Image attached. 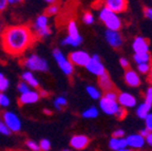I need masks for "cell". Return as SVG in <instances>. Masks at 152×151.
I'll return each instance as SVG.
<instances>
[{"label": "cell", "instance_id": "1", "mask_svg": "<svg viewBox=\"0 0 152 151\" xmlns=\"http://www.w3.org/2000/svg\"><path fill=\"white\" fill-rule=\"evenodd\" d=\"M36 38L31 26L26 24H11L3 29L0 36L2 50L11 56L23 55L35 43Z\"/></svg>", "mask_w": 152, "mask_h": 151}, {"label": "cell", "instance_id": "2", "mask_svg": "<svg viewBox=\"0 0 152 151\" xmlns=\"http://www.w3.org/2000/svg\"><path fill=\"white\" fill-rule=\"evenodd\" d=\"M21 66L23 67L26 70L31 71L33 73L38 72V73H45L49 71L50 69V65L49 62L45 57L40 56L37 53H31L24 56L20 62Z\"/></svg>", "mask_w": 152, "mask_h": 151}, {"label": "cell", "instance_id": "3", "mask_svg": "<svg viewBox=\"0 0 152 151\" xmlns=\"http://www.w3.org/2000/svg\"><path fill=\"white\" fill-rule=\"evenodd\" d=\"M83 41V36L79 33V29L77 26V22L71 19L66 23V35L60 41V45L62 47H71V48H78L81 45Z\"/></svg>", "mask_w": 152, "mask_h": 151}, {"label": "cell", "instance_id": "4", "mask_svg": "<svg viewBox=\"0 0 152 151\" xmlns=\"http://www.w3.org/2000/svg\"><path fill=\"white\" fill-rule=\"evenodd\" d=\"M32 31L36 39H45L52 35V29L50 26V17L45 13L38 15L32 23Z\"/></svg>", "mask_w": 152, "mask_h": 151}, {"label": "cell", "instance_id": "5", "mask_svg": "<svg viewBox=\"0 0 152 151\" xmlns=\"http://www.w3.org/2000/svg\"><path fill=\"white\" fill-rule=\"evenodd\" d=\"M98 19L102 23L104 24L107 30L111 31H121V26H123V21H121V17L118 14L112 12L109 9L102 5L98 11Z\"/></svg>", "mask_w": 152, "mask_h": 151}, {"label": "cell", "instance_id": "6", "mask_svg": "<svg viewBox=\"0 0 152 151\" xmlns=\"http://www.w3.org/2000/svg\"><path fill=\"white\" fill-rule=\"evenodd\" d=\"M52 56H53V58H54L55 62H56L57 67L59 68V70L64 75L68 76V77L73 75L75 67L71 64V62L69 60L68 56L62 52L61 50L58 49V48H55L52 51Z\"/></svg>", "mask_w": 152, "mask_h": 151}, {"label": "cell", "instance_id": "7", "mask_svg": "<svg viewBox=\"0 0 152 151\" xmlns=\"http://www.w3.org/2000/svg\"><path fill=\"white\" fill-rule=\"evenodd\" d=\"M3 123L7 127V129L11 131V133H18L22 129V122L21 118L16 112L11 110H5L1 114Z\"/></svg>", "mask_w": 152, "mask_h": 151}, {"label": "cell", "instance_id": "8", "mask_svg": "<svg viewBox=\"0 0 152 151\" xmlns=\"http://www.w3.org/2000/svg\"><path fill=\"white\" fill-rule=\"evenodd\" d=\"M85 69L89 73L96 76V77H99L100 75L107 72L106 71V67H104V62H102V58L98 54L91 55L89 62L85 66Z\"/></svg>", "mask_w": 152, "mask_h": 151}, {"label": "cell", "instance_id": "9", "mask_svg": "<svg viewBox=\"0 0 152 151\" xmlns=\"http://www.w3.org/2000/svg\"><path fill=\"white\" fill-rule=\"evenodd\" d=\"M119 108H121V106L117 103V100L110 99L108 97L104 96V95L98 99V109H99V111H102L106 115L115 116Z\"/></svg>", "mask_w": 152, "mask_h": 151}, {"label": "cell", "instance_id": "10", "mask_svg": "<svg viewBox=\"0 0 152 151\" xmlns=\"http://www.w3.org/2000/svg\"><path fill=\"white\" fill-rule=\"evenodd\" d=\"M91 55L89 54L87 51L83 50H75L70 52V54L68 55V58L71 62V64L74 67H80V68H85V66L87 65V62H89Z\"/></svg>", "mask_w": 152, "mask_h": 151}, {"label": "cell", "instance_id": "11", "mask_svg": "<svg viewBox=\"0 0 152 151\" xmlns=\"http://www.w3.org/2000/svg\"><path fill=\"white\" fill-rule=\"evenodd\" d=\"M104 39L107 43L111 48L115 50H118L124 45V37L119 31H111V30H106L104 32Z\"/></svg>", "mask_w": 152, "mask_h": 151}, {"label": "cell", "instance_id": "12", "mask_svg": "<svg viewBox=\"0 0 152 151\" xmlns=\"http://www.w3.org/2000/svg\"><path fill=\"white\" fill-rule=\"evenodd\" d=\"M125 139H126L127 147L134 151L142 150L146 146L145 137H142L138 133H131V134H128L127 136H125Z\"/></svg>", "mask_w": 152, "mask_h": 151}, {"label": "cell", "instance_id": "13", "mask_svg": "<svg viewBox=\"0 0 152 151\" xmlns=\"http://www.w3.org/2000/svg\"><path fill=\"white\" fill-rule=\"evenodd\" d=\"M40 94L39 91L36 89L28 90V92L22 93L19 95L18 97V103L21 106H28V105H34L40 100Z\"/></svg>", "mask_w": 152, "mask_h": 151}, {"label": "cell", "instance_id": "14", "mask_svg": "<svg viewBox=\"0 0 152 151\" xmlns=\"http://www.w3.org/2000/svg\"><path fill=\"white\" fill-rule=\"evenodd\" d=\"M117 103L125 109H133L137 106V98L131 93L123 91L117 94Z\"/></svg>", "mask_w": 152, "mask_h": 151}, {"label": "cell", "instance_id": "15", "mask_svg": "<svg viewBox=\"0 0 152 151\" xmlns=\"http://www.w3.org/2000/svg\"><path fill=\"white\" fill-rule=\"evenodd\" d=\"M90 144V139L86 134H75L70 139V146L72 149L81 151L86 149Z\"/></svg>", "mask_w": 152, "mask_h": 151}, {"label": "cell", "instance_id": "16", "mask_svg": "<svg viewBox=\"0 0 152 151\" xmlns=\"http://www.w3.org/2000/svg\"><path fill=\"white\" fill-rule=\"evenodd\" d=\"M124 79L126 85L131 88H137L142 85L140 75L132 69H126V71L124 73Z\"/></svg>", "mask_w": 152, "mask_h": 151}, {"label": "cell", "instance_id": "17", "mask_svg": "<svg viewBox=\"0 0 152 151\" xmlns=\"http://www.w3.org/2000/svg\"><path fill=\"white\" fill-rule=\"evenodd\" d=\"M104 7L116 14H121L128 7V0H104Z\"/></svg>", "mask_w": 152, "mask_h": 151}, {"label": "cell", "instance_id": "18", "mask_svg": "<svg viewBox=\"0 0 152 151\" xmlns=\"http://www.w3.org/2000/svg\"><path fill=\"white\" fill-rule=\"evenodd\" d=\"M132 50L134 53H144L149 52V43L145 37L142 36H136L132 40Z\"/></svg>", "mask_w": 152, "mask_h": 151}, {"label": "cell", "instance_id": "19", "mask_svg": "<svg viewBox=\"0 0 152 151\" xmlns=\"http://www.w3.org/2000/svg\"><path fill=\"white\" fill-rule=\"evenodd\" d=\"M20 78H21L22 81H24L31 89L37 90L38 88H39V80H38L35 73H33V72L24 70L21 73V75H20Z\"/></svg>", "mask_w": 152, "mask_h": 151}, {"label": "cell", "instance_id": "20", "mask_svg": "<svg viewBox=\"0 0 152 151\" xmlns=\"http://www.w3.org/2000/svg\"><path fill=\"white\" fill-rule=\"evenodd\" d=\"M98 80V88L100 89L102 92H109V91H112L114 90V85L112 83L111 77H110L109 74L106 72L102 75H100L99 77H97Z\"/></svg>", "mask_w": 152, "mask_h": 151}, {"label": "cell", "instance_id": "21", "mask_svg": "<svg viewBox=\"0 0 152 151\" xmlns=\"http://www.w3.org/2000/svg\"><path fill=\"white\" fill-rule=\"evenodd\" d=\"M135 108H136L135 109L136 116H137L138 118H140V119H145L146 116L151 112L152 105L148 104V103H146V102H142V103H140V104H138Z\"/></svg>", "mask_w": 152, "mask_h": 151}, {"label": "cell", "instance_id": "22", "mask_svg": "<svg viewBox=\"0 0 152 151\" xmlns=\"http://www.w3.org/2000/svg\"><path fill=\"white\" fill-rule=\"evenodd\" d=\"M109 148L112 151H117L121 150L123 148H126L127 147V143H126V139L125 137H113L111 136V139H109Z\"/></svg>", "mask_w": 152, "mask_h": 151}, {"label": "cell", "instance_id": "23", "mask_svg": "<svg viewBox=\"0 0 152 151\" xmlns=\"http://www.w3.org/2000/svg\"><path fill=\"white\" fill-rule=\"evenodd\" d=\"M132 58H133V62H135V65L149 64V62H151V54H150V52L134 53Z\"/></svg>", "mask_w": 152, "mask_h": 151}, {"label": "cell", "instance_id": "24", "mask_svg": "<svg viewBox=\"0 0 152 151\" xmlns=\"http://www.w3.org/2000/svg\"><path fill=\"white\" fill-rule=\"evenodd\" d=\"M66 106H68V98H66V94L58 95L53 100V107L56 111H61Z\"/></svg>", "mask_w": 152, "mask_h": 151}, {"label": "cell", "instance_id": "25", "mask_svg": "<svg viewBox=\"0 0 152 151\" xmlns=\"http://www.w3.org/2000/svg\"><path fill=\"white\" fill-rule=\"evenodd\" d=\"M98 115H99V109L95 106L89 107L81 112V117L85 119H94V118L98 117Z\"/></svg>", "mask_w": 152, "mask_h": 151}, {"label": "cell", "instance_id": "26", "mask_svg": "<svg viewBox=\"0 0 152 151\" xmlns=\"http://www.w3.org/2000/svg\"><path fill=\"white\" fill-rule=\"evenodd\" d=\"M86 92L89 96L94 100H98L100 97L102 96V92L100 91V89L98 87L94 85H87L86 87Z\"/></svg>", "mask_w": 152, "mask_h": 151}, {"label": "cell", "instance_id": "27", "mask_svg": "<svg viewBox=\"0 0 152 151\" xmlns=\"http://www.w3.org/2000/svg\"><path fill=\"white\" fill-rule=\"evenodd\" d=\"M81 20H83V23L87 24V26H92L95 21V16L90 11H86V12H83V15H81Z\"/></svg>", "mask_w": 152, "mask_h": 151}, {"label": "cell", "instance_id": "28", "mask_svg": "<svg viewBox=\"0 0 152 151\" xmlns=\"http://www.w3.org/2000/svg\"><path fill=\"white\" fill-rule=\"evenodd\" d=\"M60 11V7L58 3H54V4H50L48 5V7L45 9V14L48 15V16H56Z\"/></svg>", "mask_w": 152, "mask_h": 151}, {"label": "cell", "instance_id": "29", "mask_svg": "<svg viewBox=\"0 0 152 151\" xmlns=\"http://www.w3.org/2000/svg\"><path fill=\"white\" fill-rule=\"evenodd\" d=\"M11 106V98L4 92H0V108L7 109Z\"/></svg>", "mask_w": 152, "mask_h": 151}, {"label": "cell", "instance_id": "30", "mask_svg": "<svg viewBox=\"0 0 152 151\" xmlns=\"http://www.w3.org/2000/svg\"><path fill=\"white\" fill-rule=\"evenodd\" d=\"M136 68H137L138 74L148 75L150 70L152 69V65H151V62H149V64H140V65H136Z\"/></svg>", "mask_w": 152, "mask_h": 151}, {"label": "cell", "instance_id": "31", "mask_svg": "<svg viewBox=\"0 0 152 151\" xmlns=\"http://www.w3.org/2000/svg\"><path fill=\"white\" fill-rule=\"evenodd\" d=\"M38 145H39L40 151H50L52 148V143L49 139H41L38 142Z\"/></svg>", "mask_w": 152, "mask_h": 151}, {"label": "cell", "instance_id": "32", "mask_svg": "<svg viewBox=\"0 0 152 151\" xmlns=\"http://www.w3.org/2000/svg\"><path fill=\"white\" fill-rule=\"evenodd\" d=\"M26 146L30 151H40L38 142H36L34 139H28L26 142Z\"/></svg>", "mask_w": 152, "mask_h": 151}, {"label": "cell", "instance_id": "33", "mask_svg": "<svg viewBox=\"0 0 152 151\" xmlns=\"http://www.w3.org/2000/svg\"><path fill=\"white\" fill-rule=\"evenodd\" d=\"M16 89H17V91L19 92V94H22V93H26V92H28V90H31V88L28 87V85H26L24 81H22V80H20L18 84H17V86H16Z\"/></svg>", "mask_w": 152, "mask_h": 151}, {"label": "cell", "instance_id": "34", "mask_svg": "<svg viewBox=\"0 0 152 151\" xmlns=\"http://www.w3.org/2000/svg\"><path fill=\"white\" fill-rule=\"evenodd\" d=\"M144 102L152 105V85L146 89L145 94H144Z\"/></svg>", "mask_w": 152, "mask_h": 151}, {"label": "cell", "instance_id": "35", "mask_svg": "<svg viewBox=\"0 0 152 151\" xmlns=\"http://www.w3.org/2000/svg\"><path fill=\"white\" fill-rule=\"evenodd\" d=\"M0 134L5 135V136H9L11 135V131L7 129V127L5 126V124L3 123L2 118L0 117Z\"/></svg>", "mask_w": 152, "mask_h": 151}, {"label": "cell", "instance_id": "36", "mask_svg": "<svg viewBox=\"0 0 152 151\" xmlns=\"http://www.w3.org/2000/svg\"><path fill=\"white\" fill-rule=\"evenodd\" d=\"M10 88V80L7 77L3 78L1 81H0V92H7Z\"/></svg>", "mask_w": 152, "mask_h": 151}, {"label": "cell", "instance_id": "37", "mask_svg": "<svg viewBox=\"0 0 152 151\" xmlns=\"http://www.w3.org/2000/svg\"><path fill=\"white\" fill-rule=\"evenodd\" d=\"M144 120H145V128H147L150 132H152V112H150Z\"/></svg>", "mask_w": 152, "mask_h": 151}, {"label": "cell", "instance_id": "38", "mask_svg": "<svg viewBox=\"0 0 152 151\" xmlns=\"http://www.w3.org/2000/svg\"><path fill=\"white\" fill-rule=\"evenodd\" d=\"M112 136L113 137H125L126 136V131L121 128H118V129H115L112 132Z\"/></svg>", "mask_w": 152, "mask_h": 151}, {"label": "cell", "instance_id": "39", "mask_svg": "<svg viewBox=\"0 0 152 151\" xmlns=\"http://www.w3.org/2000/svg\"><path fill=\"white\" fill-rule=\"evenodd\" d=\"M126 116H127V109L121 107V108L118 109L117 113L115 114V117L118 118V119H124V118L126 117Z\"/></svg>", "mask_w": 152, "mask_h": 151}, {"label": "cell", "instance_id": "40", "mask_svg": "<svg viewBox=\"0 0 152 151\" xmlns=\"http://www.w3.org/2000/svg\"><path fill=\"white\" fill-rule=\"evenodd\" d=\"M119 65H121V68H124L125 70L126 69H129V66H130V62H129V59L126 58V57H121L118 60Z\"/></svg>", "mask_w": 152, "mask_h": 151}, {"label": "cell", "instance_id": "41", "mask_svg": "<svg viewBox=\"0 0 152 151\" xmlns=\"http://www.w3.org/2000/svg\"><path fill=\"white\" fill-rule=\"evenodd\" d=\"M117 94L118 93L115 91V90H112V91H109V92L104 93V96L108 97L110 99H114V100H117Z\"/></svg>", "mask_w": 152, "mask_h": 151}, {"label": "cell", "instance_id": "42", "mask_svg": "<svg viewBox=\"0 0 152 151\" xmlns=\"http://www.w3.org/2000/svg\"><path fill=\"white\" fill-rule=\"evenodd\" d=\"M144 16L152 21V7H147L144 9Z\"/></svg>", "mask_w": 152, "mask_h": 151}, {"label": "cell", "instance_id": "43", "mask_svg": "<svg viewBox=\"0 0 152 151\" xmlns=\"http://www.w3.org/2000/svg\"><path fill=\"white\" fill-rule=\"evenodd\" d=\"M9 7V3H7V0H0V14H2L5 10Z\"/></svg>", "mask_w": 152, "mask_h": 151}, {"label": "cell", "instance_id": "44", "mask_svg": "<svg viewBox=\"0 0 152 151\" xmlns=\"http://www.w3.org/2000/svg\"><path fill=\"white\" fill-rule=\"evenodd\" d=\"M23 2V0H7V3L11 7H16V5L21 4Z\"/></svg>", "mask_w": 152, "mask_h": 151}, {"label": "cell", "instance_id": "45", "mask_svg": "<svg viewBox=\"0 0 152 151\" xmlns=\"http://www.w3.org/2000/svg\"><path fill=\"white\" fill-rule=\"evenodd\" d=\"M145 141H146V145H148V146L152 148V132H150L149 134L145 137Z\"/></svg>", "mask_w": 152, "mask_h": 151}, {"label": "cell", "instance_id": "46", "mask_svg": "<svg viewBox=\"0 0 152 151\" xmlns=\"http://www.w3.org/2000/svg\"><path fill=\"white\" fill-rule=\"evenodd\" d=\"M149 133H150V131H149V130H148L147 128H145V127H144V128H142V129L140 130V132H138V134H140L142 137H146L148 134H149Z\"/></svg>", "mask_w": 152, "mask_h": 151}, {"label": "cell", "instance_id": "47", "mask_svg": "<svg viewBox=\"0 0 152 151\" xmlns=\"http://www.w3.org/2000/svg\"><path fill=\"white\" fill-rule=\"evenodd\" d=\"M39 94H40V97H47L49 95V93L45 91V90H40L39 91Z\"/></svg>", "mask_w": 152, "mask_h": 151}, {"label": "cell", "instance_id": "48", "mask_svg": "<svg viewBox=\"0 0 152 151\" xmlns=\"http://www.w3.org/2000/svg\"><path fill=\"white\" fill-rule=\"evenodd\" d=\"M43 1L50 5V4H54V3H57V1H58V0H43Z\"/></svg>", "mask_w": 152, "mask_h": 151}, {"label": "cell", "instance_id": "49", "mask_svg": "<svg viewBox=\"0 0 152 151\" xmlns=\"http://www.w3.org/2000/svg\"><path fill=\"white\" fill-rule=\"evenodd\" d=\"M148 76H149V80H150V83L152 84V69L150 70L149 74H148Z\"/></svg>", "mask_w": 152, "mask_h": 151}, {"label": "cell", "instance_id": "50", "mask_svg": "<svg viewBox=\"0 0 152 151\" xmlns=\"http://www.w3.org/2000/svg\"><path fill=\"white\" fill-rule=\"evenodd\" d=\"M117 151H134V150H132V149L126 147V148H123V149H121V150H117Z\"/></svg>", "mask_w": 152, "mask_h": 151}, {"label": "cell", "instance_id": "51", "mask_svg": "<svg viewBox=\"0 0 152 151\" xmlns=\"http://www.w3.org/2000/svg\"><path fill=\"white\" fill-rule=\"evenodd\" d=\"M2 31H3L2 22H1V20H0V36H1V34H2Z\"/></svg>", "mask_w": 152, "mask_h": 151}, {"label": "cell", "instance_id": "52", "mask_svg": "<svg viewBox=\"0 0 152 151\" xmlns=\"http://www.w3.org/2000/svg\"><path fill=\"white\" fill-rule=\"evenodd\" d=\"M43 113L48 114V115H50V114L52 113V112H51L50 110H48V109H45V110H43Z\"/></svg>", "mask_w": 152, "mask_h": 151}, {"label": "cell", "instance_id": "53", "mask_svg": "<svg viewBox=\"0 0 152 151\" xmlns=\"http://www.w3.org/2000/svg\"><path fill=\"white\" fill-rule=\"evenodd\" d=\"M4 77H5V75H4V74L2 73V72L0 71V81H1V80H2V79H3V78H4Z\"/></svg>", "mask_w": 152, "mask_h": 151}, {"label": "cell", "instance_id": "54", "mask_svg": "<svg viewBox=\"0 0 152 151\" xmlns=\"http://www.w3.org/2000/svg\"><path fill=\"white\" fill-rule=\"evenodd\" d=\"M61 151H71V150H70V149H62Z\"/></svg>", "mask_w": 152, "mask_h": 151}]
</instances>
